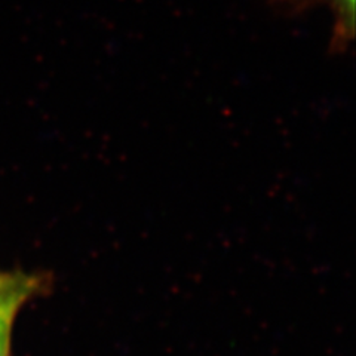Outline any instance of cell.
Returning a JSON list of instances; mask_svg holds the SVG:
<instances>
[{
	"label": "cell",
	"mask_w": 356,
	"mask_h": 356,
	"mask_svg": "<svg viewBox=\"0 0 356 356\" xmlns=\"http://www.w3.org/2000/svg\"><path fill=\"white\" fill-rule=\"evenodd\" d=\"M38 288L39 280L36 276L0 272V324L14 322L18 310Z\"/></svg>",
	"instance_id": "7a4b0ae2"
},
{
	"label": "cell",
	"mask_w": 356,
	"mask_h": 356,
	"mask_svg": "<svg viewBox=\"0 0 356 356\" xmlns=\"http://www.w3.org/2000/svg\"><path fill=\"white\" fill-rule=\"evenodd\" d=\"M13 324L14 322H3V324H0V356H9Z\"/></svg>",
	"instance_id": "3957f363"
},
{
	"label": "cell",
	"mask_w": 356,
	"mask_h": 356,
	"mask_svg": "<svg viewBox=\"0 0 356 356\" xmlns=\"http://www.w3.org/2000/svg\"><path fill=\"white\" fill-rule=\"evenodd\" d=\"M269 3L285 15H298L316 6H325L332 15L330 52L344 54L355 38V0H269Z\"/></svg>",
	"instance_id": "6da1fadb"
}]
</instances>
